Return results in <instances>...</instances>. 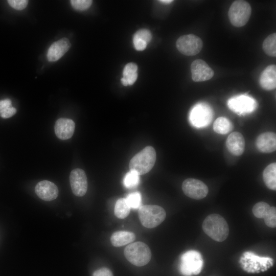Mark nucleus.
<instances>
[{
  "label": "nucleus",
  "instance_id": "nucleus-1",
  "mask_svg": "<svg viewBox=\"0 0 276 276\" xmlns=\"http://www.w3.org/2000/svg\"><path fill=\"white\" fill-rule=\"evenodd\" d=\"M202 227L208 236L218 242L224 241L229 234V227L226 220L218 214L208 216L204 220Z\"/></svg>",
  "mask_w": 276,
  "mask_h": 276
},
{
  "label": "nucleus",
  "instance_id": "nucleus-3",
  "mask_svg": "<svg viewBox=\"0 0 276 276\" xmlns=\"http://www.w3.org/2000/svg\"><path fill=\"white\" fill-rule=\"evenodd\" d=\"M138 214L142 224L147 228H154L165 220L166 213L165 210L157 205L147 204L139 208Z\"/></svg>",
  "mask_w": 276,
  "mask_h": 276
},
{
  "label": "nucleus",
  "instance_id": "nucleus-5",
  "mask_svg": "<svg viewBox=\"0 0 276 276\" xmlns=\"http://www.w3.org/2000/svg\"><path fill=\"white\" fill-rule=\"evenodd\" d=\"M213 111L211 107L205 102L196 104L191 109L189 120L192 126L201 128L208 126L212 122Z\"/></svg>",
  "mask_w": 276,
  "mask_h": 276
},
{
  "label": "nucleus",
  "instance_id": "nucleus-20",
  "mask_svg": "<svg viewBox=\"0 0 276 276\" xmlns=\"http://www.w3.org/2000/svg\"><path fill=\"white\" fill-rule=\"evenodd\" d=\"M263 178L265 185L269 189L276 190V163L268 165L263 172Z\"/></svg>",
  "mask_w": 276,
  "mask_h": 276
},
{
  "label": "nucleus",
  "instance_id": "nucleus-26",
  "mask_svg": "<svg viewBox=\"0 0 276 276\" xmlns=\"http://www.w3.org/2000/svg\"><path fill=\"white\" fill-rule=\"evenodd\" d=\"M270 205L265 202H259L255 204L252 208V213L258 218H264L267 214Z\"/></svg>",
  "mask_w": 276,
  "mask_h": 276
},
{
  "label": "nucleus",
  "instance_id": "nucleus-30",
  "mask_svg": "<svg viewBox=\"0 0 276 276\" xmlns=\"http://www.w3.org/2000/svg\"><path fill=\"white\" fill-rule=\"evenodd\" d=\"M133 37L142 39L148 43L151 40L152 35L148 30L143 29L136 32L133 35Z\"/></svg>",
  "mask_w": 276,
  "mask_h": 276
},
{
  "label": "nucleus",
  "instance_id": "nucleus-15",
  "mask_svg": "<svg viewBox=\"0 0 276 276\" xmlns=\"http://www.w3.org/2000/svg\"><path fill=\"white\" fill-rule=\"evenodd\" d=\"M75 128L74 122L72 120L67 118L58 119L54 126L56 136L62 140L70 139L73 135Z\"/></svg>",
  "mask_w": 276,
  "mask_h": 276
},
{
  "label": "nucleus",
  "instance_id": "nucleus-14",
  "mask_svg": "<svg viewBox=\"0 0 276 276\" xmlns=\"http://www.w3.org/2000/svg\"><path fill=\"white\" fill-rule=\"evenodd\" d=\"M71 45L69 40L66 38H62L54 42L48 51V61L54 62L60 59L67 52Z\"/></svg>",
  "mask_w": 276,
  "mask_h": 276
},
{
  "label": "nucleus",
  "instance_id": "nucleus-2",
  "mask_svg": "<svg viewBox=\"0 0 276 276\" xmlns=\"http://www.w3.org/2000/svg\"><path fill=\"white\" fill-rule=\"evenodd\" d=\"M156 160V152L150 146H147L136 154L130 160L129 169L139 175L149 172L153 167Z\"/></svg>",
  "mask_w": 276,
  "mask_h": 276
},
{
  "label": "nucleus",
  "instance_id": "nucleus-35",
  "mask_svg": "<svg viewBox=\"0 0 276 276\" xmlns=\"http://www.w3.org/2000/svg\"><path fill=\"white\" fill-rule=\"evenodd\" d=\"M11 101L9 99L0 100V114L11 107Z\"/></svg>",
  "mask_w": 276,
  "mask_h": 276
},
{
  "label": "nucleus",
  "instance_id": "nucleus-31",
  "mask_svg": "<svg viewBox=\"0 0 276 276\" xmlns=\"http://www.w3.org/2000/svg\"><path fill=\"white\" fill-rule=\"evenodd\" d=\"M7 2L12 8L17 10L25 9L28 3V1L26 0H8Z\"/></svg>",
  "mask_w": 276,
  "mask_h": 276
},
{
  "label": "nucleus",
  "instance_id": "nucleus-10",
  "mask_svg": "<svg viewBox=\"0 0 276 276\" xmlns=\"http://www.w3.org/2000/svg\"><path fill=\"white\" fill-rule=\"evenodd\" d=\"M182 189L186 196L194 199L205 197L209 192L208 188L204 182L194 178L185 179L182 184Z\"/></svg>",
  "mask_w": 276,
  "mask_h": 276
},
{
  "label": "nucleus",
  "instance_id": "nucleus-25",
  "mask_svg": "<svg viewBox=\"0 0 276 276\" xmlns=\"http://www.w3.org/2000/svg\"><path fill=\"white\" fill-rule=\"evenodd\" d=\"M140 181V175L135 171H131L127 172L123 179V184L127 188L136 187Z\"/></svg>",
  "mask_w": 276,
  "mask_h": 276
},
{
  "label": "nucleus",
  "instance_id": "nucleus-13",
  "mask_svg": "<svg viewBox=\"0 0 276 276\" xmlns=\"http://www.w3.org/2000/svg\"><path fill=\"white\" fill-rule=\"evenodd\" d=\"M35 192L42 200L50 201L57 197L59 191L55 183L44 180L37 183L35 188Z\"/></svg>",
  "mask_w": 276,
  "mask_h": 276
},
{
  "label": "nucleus",
  "instance_id": "nucleus-12",
  "mask_svg": "<svg viewBox=\"0 0 276 276\" xmlns=\"http://www.w3.org/2000/svg\"><path fill=\"white\" fill-rule=\"evenodd\" d=\"M192 79L195 82H202L211 79L214 76L213 70L204 61L194 60L191 65Z\"/></svg>",
  "mask_w": 276,
  "mask_h": 276
},
{
  "label": "nucleus",
  "instance_id": "nucleus-34",
  "mask_svg": "<svg viewBox=\"0 0 276 276\" xmlns=\"http://www.w3.org/2000/svg\"><path fill=\"white\" fill-rule=\"evenodd\" d=\"M16 108L11 106L8 108V109H7L2 113H1L0 114V116L2 118L4 119H7L14 115L16 113Z\"/></svg>",
  "mask_w": 276,
  "mask_h": 276
},
{
  "label": "nucleus",
  "instance_id": "nucleus-21",
  "mask_svg": "<svg viewBox=\"0 0 276 276\" xmlns=\"http://www.w3.org/2000/svg\"><path fill=\"white\" fill-rule=\"evenodd\" d=\"M233 128L232 123L225 117H219L214 122L213 129L217 133L225 134Z\"/></svg>",
  "mask_w": 276,
  "mask_h": 276
},
{
  "label": "nucleus",
  "instance_id": "nucleus-27",
  "mask_svg": "<svg viewBox=\"0 0 276 276\" xmlns=\"http://www.w3.org/2000/svg\"><path fill=\"white\" fill-rule=\"evenodd\" d=\"M125 199L130 208L136 209L141 206L142 197L139 192L129 194Z\"/></svg>",
  "mask_w": 276,
  "mask_h": 276
},
{
  "label": "nucleus",
  "instance_id": "nucleus-22",
  "mask_svg": "<svg viewBox=\"0 0 276 276\" xmlns=\"http://www.w3.org/2000/svg\"><path fill=\"white\" fill-rule=\"evenodd\" d=\"M137 66L134 63H127L123 70V77L124 78L128 85H132L137 78Z\"/></svg>",
  "mask_w": 276,
  "mask_h": 276
},
{
  "label": "nucleus",
  "instance_id": "nucleus-29",
  "mask_svg": "<svg viewBox=\"0 0 276 276\" xmlns=\"http://www.w3.org/2000/svg\"><path fill=\"white\" fill-rule=\"evenodd\" d=\"M91 0H72L71 4L76 10L83 11L89 8L92 4Z\"/></svg>",
  "mask_w": 276,
  "mask_h": 276
},
{
  "label": "nucleus",
  "instance_id": "nucleus-37",
  "mask_svg": "<svg viewBox=\"0 0 276 276\" xmlns=\"http://www.w3.org/2000/svg\"><path fill=\"white\" fill-rule=\"evenodd\" d=\"M159 2H160V3H162L163 4H169L173 2V1H172V0H162V1H159Z\"/></svg>",
  "mask_w": 276,
  "mask_h": 276
},
{
  "label": "nucleus",
  "instance_id": "nucleus-6",
  "mask_svg": "<svg viewBox=\"0 0 276 276\" xmlns=\"http://www.w3.org/2000/svg\"><path fill=\"white\" fill-rule=\"evenodd\" d=\"M203 259L197 251L189 250L181 256L179 270L185 276L198 274L203 266Z\"/></svg>",
  "mask_w": 276,
  "mask_h": 276
},
{
  "label": "nucleus",
  "instance_id": "nucleus-18",
  "mask_svg": "<svg viewBox=\"0 0 276 276\" xmlns=\"http://www.w3.org/2000/svg\"><path fill=\"white\" fill-rule=\"evenodd\" d=\"M260 85L265 90H270L276 87V66L271 64L262 72L259 79Z\"/></svg>",
  "mask_w": 276,
  "mask_h": 276
},
{
  "label": "nucleus",
  "instance_id": "nucleus-19",
  "mask_svg": "<svg viewBox=\"0 0 276 276\" xmlns=\"http://www.w3.org/2000/svg\"><path fill=\"white\" fill-rule=\"evenodd\" d=\"M135 239V234L128 231H118L110 237V242L115 247H120L132 243Z\"/></svg>",
  "mask_w": 276,
  "mask_h": 276
},
{
  "label": "nucleus",
  "instance_id": "nucleus-7",
  "mask_svg": "<svg viewBox=\"0 0 276 276\" xmlns=\"http://www.w3.org/2000/svg\"><path fill=\"white\" fill-rule=\"evenodd\" d=\"M251 8L249 4L244 1H235L230 6L228 16L229 20L235 27L245 26L249 19Z\"/></svg>",
  "mask_w": 276,
  "mask_h": 276
},
{
  "label": "nucleus",
  "instance_id": "nucleus-4",
  "mask_svg": "<svg viewBox=\"0 0 276 276\" xmlns=\"http://www.w3.org/2000/svg\"><path fill=\"white\" fill-rule=\"evenodd\" d=\"M124 255L130 263L137 266L146 265L151 258V252L148 246L140 241L128 245L124 249Z\"/></svg>",
  "mask_w": 276,
  "mask_h": 276
},
{
  "label": "nucleus",
  "instance_id": "nucleus-36",
  "mask_svg": "<svg viewBox=\"0 0 276 276\" xmlns=\"http://www.w3.org/2000/svg\"><path fill=\"white\" fill-rule=\"evenodd\" d=\"M121 81L124 86H126L128 85L126 80L124 78L122 77L121 79Z\"/></svg>",
  "mask_w": 276,
  "mask_h": 276
},
{
  "label": "nucleus",
  "instance_id": "nucleus-9",
  "mask_svg": "<svg viewBox=\"0 0 276 276\" xmlns=\"http://www.w3.org/2000/svg\"><path fill=\"white\" fill-rule=\"evenodd\" d=\"M177 50L186 56H193L198 54L203 47L202 40L194 34L180 36L176 42Z\"/></svg>",
  "mask_w": 276,
  "mask_h": 276
},
{
  "label": "nucleus",
  "instance_id": "nucleus-17",
  "mask_svg": "<svg viewBox=\"0 0 276 276\" xmlns=\"http://www.w3.org/2000/svg\"><path fill=\"white\" fill-rule=\"evenodd\" d=\"M226 146L232 154L241 155L245 149V140L243 135L239 132L231 133L226 139Z\"/></svg>",
  "mask_w": 276,
  "mask_h": 276
},
{
  "label": "nucleus",
  "instance_id": "nucleus-11",
  "mask_svg": "<svg viewBox=\"0 0 276 276\" xmlns=\"http://www.w3.org/2000/svg\"><path fill=\"white\" fill-rule=\"evenodd\" d=\"M70 182L73 194L79 197L84 196L87 190V179L85 172L81 169L73 170L70 175Z\"/></svg>",
  "mask_w": 276,
  "mask_h": 276
},
{
  "label": "nucleus",
  "instance_id": "nucleus-16",
  "mask_svg": "<svg viewBox=\"0 0 276 276\" xmlns=\"http://www.w3.org/2000/svg\"><path fill=\"white\" fill-rule=\"evenodd\" d=\"M258 150L263 153H271L276 149V135L273 132H266L260 134L256 139Z\"/></svg>",
  "mask_w": 276,
  "mask_h": 276
},
{
  "label": "nucleus",
  "instance_id": "nucleus-33",
  "mask_svg": "<svg viewBox=\"0 0 276 276\" xmlns=\"http://www.w3.org/2000/svg\"><path fill=\"white\" fill-rule=\"evenodd\" d=\"M133 41L134 48L136 50L143 51L146 49L147 43L144 40L133 37Z\"/></svg>",
  "mask_w": 276,
  "mask_h": 276
},
{
  "label": "nucleus",
  "instance_id": "nucleus-24",
  "mask_svg": "<svg viewBox=\"0 0 276 276\" xmlns=\"http://www.w3.org/2000/svg\"><path fill=\"white\" fill-rule=\"evenodd\" d=\"M262 48L264 52L271 57L276 56V33L268 35L264 40Z\"/></svg>",
  "mask_w": 276,
  "mask_h": 276
},
{
  "label": "nucleus",
  "instance_id": "nucleus-8",
  "mask_svg": "<svg viewBox=\"0 0 276 276\" xmlns=\"http://www.w3.org/2000/svg\"><path fill=\"white\" fill-rule=\"evenodd\" d=\"M227 106L230 110L240 116L254 112L258 106L256 100L246 94L234 96L228 99Z\"/></svg>",
  "mask_w": 276,
  "mask_h": 276
},
{
  "label": "nucleus",
  "instance_id": "nucleus-32",
  "mask_svg": "<svg viewBox=\"0 0 276 276\" xmlns=\"http://www.w3.org/2000/svg\"><path fill=\"white\" fill-rule=\"evenodd\" d=\"M93 276H113L111 271L106 268L102 267L94 272Z\"/></svg>",
  "mask_w": 276,
  "mask_h": 276
},
{
  "label": "nucleus",
  "instance_id": "nucleus-28",
  "mask_svg": "<svg viewBox=\"0 0 276 276\" xmlns=\"http://www.w3.org/2000/svg\"><path fill=\"white\" fill-rule=\"evenodd\" d=\"M265 224L268 227L274 228L276 226V209L270 206L266 216L263 218Z\"/></svg>",
  "mask_w": 276,
  "mask_h": 276
},
{
  "label": "nucleus",
  "instance_id": "nucleus-23",
  "mask_svg": "<svg viewBox=\"0 0 276 276\" xmlns=\"http://www.w3.org/2000/svg\"><path fill=\"white\" fill-rule=\"evenodd\" d=\"M130 209L125 198H120L116 201L114 213L117 218L124 219L129 215Z\"/></svg>",
  "mask_w": 276,
  "mask_h": 276
}]
</instances>
